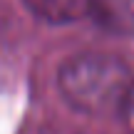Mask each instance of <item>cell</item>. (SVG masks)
Instances as JSON below:
<instances>
[{
  "mask_svg": "<svg viewBox=\"0 0 134 134\" xmlns=\"http://www.w3.org/2000/svg\"><path fill=\"white\" fill-rule=\"evenodd\" d=\"M65 102L87 117H122L134 77L129 65L109 52H80L60 67Z\"/></svg>",
  "mask_w": 134,
  "mask_h": 134,
  "instance_id": "1",
  "label": "cell"
},
{
  "mask_svg": "<svg viewBox=\"0 0 134 134\" xmlns=\"http://www.w3.org/2000/svg\"><path fill=\"white\" fill-rule=\"evenodd\" d=\"M35 18L52 25H65L92 13V0H23Z\"/></svg>",
  "mask_w": 134,
  "mask_h": 134,
  "instance_id": "2",
  "label": "cell"
},
{
  "mask_svg": "<svg viewBox=\"0 0 134 134\" xmlns=\"http://www.w3.org/2000/svg\"><path fill=\"white\" fill-rule=\"evenodd\" d=\"M90 15L109 32L134 35V0H92Z\"/></svg>",
  "mask_w": 134,
  "mask_h": 134,
  "instance_id": "3",
  "label": "cell"
},
{
  "mask_svg": "<svg viewBox=\"0 0 134 134\" xmlns=\"http://www.w3.org/2000/svg\"><path fill=\"white\" fill-rule=\"evenodd\" d=\"M122 117H124L127 127H129V129H132V134H134V85H132V92H129V97H127V102H124Z\"/></svg>",
  "mask_w": 134,
  "mask_h": 134,
  "instance_id": "4",
  "label": "cell"
}]
</instances>
